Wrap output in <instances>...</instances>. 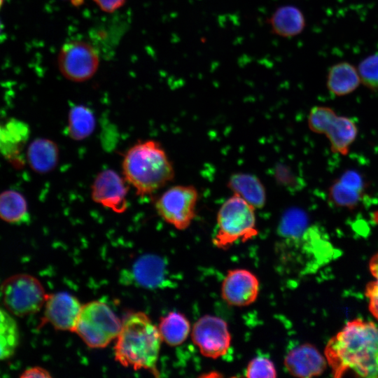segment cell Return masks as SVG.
I'll list each match as a JSON object with an SVG mask.
<instances>
[{"instance_id":"cell-1","label":"cell","mask_w":378,"mask_h":378,"mask_svg":"<svg viewBox=\"0 0 378 378\" xmlns=\"http://www.w3.org/2000/svg\"><path fill=\"white\" fill-rule=\"evenodd\" d=\"M325 354L335 377L349 371L365 377H378V328L356 319L328 343Z\"/></svg>"},{"instance_id":"cell-2","label":"cell","mask_w":378,"mask_h":378,"mask_svg":"<svg viewBox=\"0 0 378 378\" xmlns=\"http://www.w3.org/2000/svg\"><path fill=\"white\" fill-rule=\"evenodd\" d=\"M162 337L158 327L144 312L128 314L122 321L114 346L115 359L135 370H146L157 376Z\"/></svg>"},{"instance_id":"cell-3","label":"cell","mask_w":378,"mask_h":378,"mask_svg":"<svg viewBox=\"0 0 378 378\" xmlns=\"http://www.w3.org/2000/svg\"><path fill=\"white\" fill-rule=\"evenodd\" d=\"M126 181L141 197L152 195L174 179V169L161 144L153 139L139 141L125 152L122 161Z\"/></svg>"},{"instance_id":"cell-4","label":"cell","mask_w":378,"mask_h":378,"mask_svg":"<svg viewBox=\"0 0 378 378\" xmlns=\"http://www.w3.org/2000/svg\"><path fill=\"white\" fill-rule=\"evenodd\" d=\"M255 209L240 197L234 195L220 206L217 214L214 245L227 249L238 241L245 242L258 234Z\"/></svg>"},{"instance_id":"cell-5","label":"cell","mask_w":378,"mask_h":378,"mask_svg":"<svg viewBox=\"0 0 378 378\" xmlns=\"http://www.w3.org/2000/svg\"><path fill=\"white\" fill-rule=\"evenodd\" d=\"M122 321L111 307L102 301L82 306L74 331L91 348H104L116 338Z\"/></svg>"},{"instance_id":"cell-6","label":"cell","mask_w":378,"mask_h":378,"mask_svg":"<svg viewBox=\"0 0 378 378\" xmlns=\"http://www.w3.org/2000/svg\"><path fill=\"white\" fill-rule=\"evenodd\" d=\"M1 291L7 310L18 316L38 312L48 297L41 283L27 274H18L6 279L1 285Z\"/></svg>"},{"instance_id":"cell-7","label":"cell","mask_w":378,"mask_h":378,"mask_svg":"<svg viewBox=\"0 0 378 378\" xmlns=\"http://www.w3.org/2000/svg\"><path fill=\"white\" fill-rule=\"evenodd\" d=\"M308 126L312 132L325 134L332 152L343 155L348 153L358 134L357 126L351 119L338 116L327 106H316L310 110Z\"/></svg>"},{"instance_id":"cell-8","label":"cell","mask_w":378,"mask_h":378,"mask_svg":"<svg viewBox=\"0 0 378 378\" xmlns=\"http://www.w3.org/2000/svg\"><path fill=\"white\" fill-rule=\"evenodd\" d=\"M198 191L193 186L177 185L166 190L155 201L158 215L179 230L187 229L196 215Z\"/></svg>"},{"instance_id":"cell-9","label":"cell","mask_w":378,"mask_h":378,"mask_svg":"<svg viewBox=\"0 0 378 378\" xmlns=\"http://www.w3.org/2000/svg\"><path fill=\"white\" fill-rule=\"evenodd\" d=\"M99 62L98 50L84 41H71L64 44L58 57L62 74L74 82H83L92 78Z\"/></svg>"},{"instance_id":"cell-10","label":"cell","mask_w":378,"mask_h":378,"mask_svg":"<svg viewBox=\"0 0 378 378\" xmlns=\"http://www.w3.org/2000/svg\"><path fill=\"white\" fill-rule=\"evenodd\" d=\"M191 339L201 354L216 359L225 355L231 345V335L227 323L214 315L199 318L191 330Z\"/></svg>"},{"instance_id":"cell-11","label":"cell","mask_w":378,"mask_h":378,"mask_svg":"<svg viewBox=\"0 0 378 378\" xmlns=\"http://www.w3.org/2000/svg\"><path fill=\"white\" fill-rule=\"evenodd\" d=\"M128 183L112 169L100 172L91 187L92 200L113 211L121 214L128 207Z\"/></svg>"},{"instance_id":"cell-12","label":"cell","mask_w":378,"mask_h":378,"mask_svg":"<svg viewBox=\"0 0 378 378\" xmlns=\"http://www.w3.org/2000/svg\"><path fill=\"white\" fill-rule=\"evenodd\" d=\"M260 282L250 270L237 268L229 270L220 288L223 300L229 305L246 307L253 304L259 295Z\"/></svg>"},{"instance_id":"cell-13","label":"cell","mask_w":378,"mask_h":378,"mask_svg":"<svg viewBox=\"0 0 378 378\" xmlns=\"http://www.w3.org/2000/svg\"><path fill=\"white\" fill-rule=\"evenodd\" d=\"M42 323H50L59 330L74 331L82 306L79 300L66 292L48 295Z\"/></svg>"},{"instance_id":"cell-14","label":"cell","mask_w":378,"mask_h":378,"mask_svg":"<svg viewBox=\"0 0 378 378\" xmlns=\"http://www.w3.org/2000/svg\"><path fill=\"white\" fill-rule=\"evenodd\" d=\"M284 364L288 372L298 377H312L321 374L326 363L315 346L300 344L291 349L285 356Z\"/></svg>"},{"instance_id":"cell-15","label":"cell","mask_w":378,"mask_h":378,"mask_svg":"<svg viewBox=\"0 0 378 378\" xmlns=\"http://www.w3.org/2000/svg\"><path fill=\"white\" fill-rule=\"evenodd\" d=\"M30 135L29 125L13 118L1 125L0 153L13 165H24L23 149Z\"/></svg>"},{"instance_id":"cell-16","label":"cell","mask_w":378,"mask_h":378,"mask_svg":"<svg viewBox=\"0 0 378 378\" xmlns=\"http://www.w3.org/2000/svg\"><path fill=\"white\" fill-rule=\"evenodd\" d=\"M365 188V181L361 174L348 170L330 186L329 198L337 206L353 209L361 202Z\"/></svg>"},{"instance_id":"cell-17","label":"cell","mask_w":378,"mask_h":378,"mask_svg":"<svg viewBox=\"0 0 378 378\" xmlns=\"http://www.w3.org/2000/svg\"><path fill=\"white\" fill-rule=\"evenodd\" d=\"M272 33L284 38L301 34L306 27V18L300 8L291 4L278 6L267 20Z\"/></svg>"},{"instance_id":"cell-18","label":"cell","mask_w":378,"mask_h":378,"mask_svg":"<svg viewBox=\"0 0 378 378\" xmlns=\"http://www.w3.org/2000/svg\"><path fill=\"white\" fill-rule=\"evenodd\" d=\"M228 188L254 209H261L265 205L266 191L261 181L256 176L248 173H235L227 181Z\"/></svg>"},{"instance_id":"cell-19","label":"cell","mask_w":378,"mask_h":378,"mask_svg":"<svg viewBox=\"0 0 378 378\" xmlns=\"http://www.w3.org/2000/svg\"><path fill=\"white\" fill-rule=\"evenodd\" d=\"M132 276L134 281L140 286L158 288L165 279V263L158 255H143L134 262L132 268Z\"/></svg>"},{"instance_id":"cell-20","label":"cell","mask_w":378,"mask_h":378,"mask_svg":"<svg viewBox=\"0 0 378 378\" xmlns=\"http://www.w3.org/2000/svg\"><path fill=\"white\" fill-rule=\"evenodd\" d=\"M360 83L358 69L348 62H338L328 69L327 88L335 96H344L353 92Z\"/></svg>"},{"instance_id":"cell-21","label":"cell","mask_w":378,"mask_h":378,"mask_svg":"<svg viewBox=\"0 0 378 378\" xmlns=\"http://www.w3.org/2000/svg\"><path fill=\"white\" fill-rule=\"evenodd\" d=\"M27 159L34 171L40 174L50 172L58 163V146L50 139L37 138L29 144L27 151Z\"/></svg>"},{"instance_id":"cell-22","label":"cell","mask_w":378,"mask_h":378,"mask_svg":"<svg viewBox=\"0 0 378 378\" xmlns=\"http://www.w3.org/2000/svg\"><path fill=\"white\" fill-rule=\"evenodd\" d=\"M158 328L162 341L172 346L183 344L191 332L189 320L179 312H170L161 317Z\"/></svg>"},{"instance_id":"cell-23","label":"cell","mask_w":378,"mask_h":378,"mask_svg":"<svg viewBox=\"0 0 378 378\" xmlns=\"http://www.w3.org/2000/svg\"><path fill=\"white\" fill-rule=\"evenodd\" d=\"M0 218L18 225L29 221L27 203L21 193L9 190L0 194Z\"/></svg>"},{"instance_id":"cell-24","label":"cell","mask_w":378,"mask_h":378,"mask_svg":"<svg viewBox=\"0 0 378 378\" xmlns=\"http://www.w3.org/2000/svg\"><path fill=\"white\" fill-rule=\"evenodd\" d=\"M95 125V116L90 108L75 105L70 108L66 132L71 139L75 141L86 139L94 132Z\"/></svg>"},{"instance_id":"cell-25","label":"cell","mask_w":378,"mask_h":378,"mask_svg":"<svg viewBox=\"0 0 378 378\" xmlns=\"http://www.w3.org/2000/svg\"><path fill=\"white\" fill-rule=\"evenodd\" d=\"M19 342L15 320L9 312L0 308V360L12 356Z\"/></svg>"},{"instance_id":"cell-26","label":"cell","mask_w":378,"mask_h":378,"mask_svg":"<svg viewBox=\"0 0 378 378\" xmlns=\"http://www.w3.org/2000/svg\"><path fill=\"white\" fill-rule=\"evenodd\" d=\"M308 227L305 213L299 209L293 208L286 211L282 216L278 233L284 240L293 239L302 235Z\"/></svg>"},{"instance_id":"cell-27","label":"cell","mask_w":378,"mask_h":378,"mask_svg":"<svg viewBox=\"0 0 378 378\" xmlns=\"http://www.w3.org/2000/svg\"><path fill=\"white\" fill-rule=\"evenodd\" d=\"M357 69L361 83L372 90H378V53L364 58Z\"/></svg>"},{"instance_id":"cell-28","label":"cell","mask_w":378,"mask_h":378,"mask_svg":"<svg viewBox=\"0 0 378 378\" xmlns=\"http://www.w3.org/2000/svg\"><path fill=\"white\" fill-rule=\"evenodd\" d=\"M246 377L249 378L276 377V370L273 362L263 356H257L251 360L246 369Z\"/></svg>"},{"instance_id":"cell-29","label":"cell","mask_w":378,"mask_h":378,"mask_svg":"<svg viewBox=\"0 0 378 378\" xmlns=\"http://www.w3.org/2000/svg\"><path fill=\"white\" fill-rule=\"evenodd\" d=\"M366 295L370 298V309L378 319V287L374 282L368 285Z\"/></svg>"},{"instance_id":"cell-30","label":"cell","mask_w":378,"mask_h":378,"mask_svg":"<svg viewBox=\"0 0 378 378\" xmlns=\"http://www.w3.org/2000/svg\"><path fill=\"white\" fill-rule=\"evenodd\" d=\"M104 11L112 13L120 8L125 0H94Z\"/></svg>"},{"instance_id":"cell-31","label":"cell","mask_w":378,"mask_h":378,"mask_svg":"<svg viewBox=\"0 0 378 378\" xmlns=\"http://www.w3.org/2000/svg\"><path fill=\"white\" fill-rule=\"evenodd\" d=\"M20 377H51L49 372L41 367H32L27 369L20 375Z\"/></svg>"},{"instance_id":"cell-32","label":"cell","mask_w":378,"mask_h":378,"mask_svg":"<svg viewBox=\"0 0 378 378\" xmlns=\"http://www.w3.org/2000/svg\"><path fill=\"white\" fill-rule=\"evenodd\" d=\"M370 269L372 275L376 279V281L374 282L378 287V253L372 257L370 263Z\"/></svg>"},{"instance_id":"cell-33","label":"cell","mask_w":378,"mask_h":378,"mask_svg":"<svg viewBox=\"0 0 378 378\" xmlns=\"http://www.w3.org/2000/svg\"><path fill=\"white\" fill-rule=\"evenodd\" d=\"M2 29H3V27H2V24L1 23V22H0V34H1V31H2Z\"/></svg>"},{"instance_id":"cell-34","label":"cell","mask_w":378,"mask_h":378,"mask_svg":"<svg viewBox=\"0 0 378 378\" xmlns=\"http://www.w3.org/2000/svg\"><path fill=\"white\" fill-rule=\"evenodd\" d=\"M1 125H0V147H1Z\"/></svg>"},{"instance_id":"cell-35","label":"cell","mask_w":378,"mask_h":378,"mask_svg":"<svg viewBox=\"0 0 378 378\" xmlns=\"http://www.w3.org/2000/svg\"><path fill=\"white\" fill-rule=\"evenodd\" d=\"M3 1H4V0H0V8H1V6H2Z\"/></svg>"}]
</instances>
